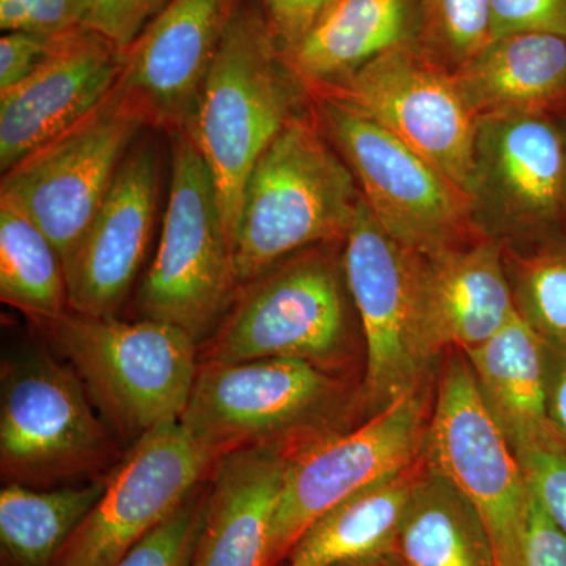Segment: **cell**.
<instances>
[{"mask_svg": "<svg viewBox=\"0 0 566 566\" xmlns=\"http://www.w3.org/2000/svg\"><path fill=\"white\" fill-rule=\"evenodd\" d=\"M327 244L293 253L245 283L221 326L200 346V364L281 357L363 382V326L344 252Z\"/></svg>", "mask_w": 566, "mask_h": 566, "instance_id": "obj_1", "label": "cell"}, {"mask_svg": "<svg viewBox=\"0 0 566 566\" xmlns=\"http://www.w3.org/2000/svg\"><path fill=\"white\" fill-rule=\"evenodd\" d=\"M364 420L363 382L270 357L200 364L180 423L219 457L251 447L294 455Z\"/></svg>", "mask_w": 566, "mask_h": 566, "instance_id": "obj_2", "label": "cell"}, {"mask_svg": "<svg viewBox=\"0 0 566 566\" xmlns=\"http://www.w3.org/2000/svg\"><path fill=\"white\" fill-rule=\"evenodd\" d=\"M301 82L264 13L243 2L223 35L185 132L210 167L232 245L249 175L271 142L297 117Z\"/></svg>", "mask_w": 566, "mask_h": 566, "instance_id": "obj_3", "label": "cell"}, {"mask_svg": "<svg viewBox=\"0 0 566 566\" xmlns=\"http://www.w3.org/2000/svg\"><path fill=\"white\" fill-rule=\"evenodd\" d=\"M122 446L80 376L50 345L3 354V482L51 490L104 479L125 457Z\"/></svg>", "mask_w": 566, "mask_h": 566, "instance_id": "obj_4", "label": "cell"}, {"mask_svg": "<svg viewBox=\"0 0 566 566\" xmlns=\"http://www.w3.org/2000/svg\"><path fill=\"white\" fill-rule=\"evenodd\" d=\"M36 326L128 449L155 428L180 422L200 367L191 335L156 319L71 311Z\"/></svg>", "mask_w": 566, "mask_h": 566, "instance_id": "obj_5", "label": "cell"}, {"mask_svg": "<svg viewBox=\"0 0 566 566\" xmlns=\"http://www.w3.org/2000/svg\"><path fill=\"white\" fill-rule=\"evenodd\" d=\"M363 196L318 129L294 117L253 166L233 238L241 285L293 253L346 238Z\"/></svg>", "mask_w": 566, "mask_h": 566, "instance_id": "obj_6", "label": "cell"}, {"mask_svg": "<svg viewBox=\"0 0 566 566\" xmlns=\"http://www.w3.org/2000/svg\"><path fill=\"white\" fill-rule=\"evenodd\" d=\"M241 285L210 167L188 134H172V178L158 251L139 289L144 318L172 324L202 346Z\"/></svg>", "mask_w": 566, "mask_h": 566, "instance_id": "obj_7", "label": "cell"}, {"mask_svg": "<svg viewBox=\"0 0 566 566\" xmlns=\"http://www.w3.org/2000/svg\"><path fill=\"white\" fill-rule=\"evenodd\" d=\"M434 398L436 378L352 430L290 458L271 526L270 566H281L304 532L333 506L427 452Z\"/></svg>", "mask_w": 566, "mask_h": 566, "instance_id": "obj_8", "label": "cell"}, {"mask_svg": "<svg viewBox=\"0 0 566 566\" xmlns=\"http://www.w3.org/2000/svg\"><path fill=\"white\" fill-rule=\"evenodd\" d=\"M322 115L364 202L398 244L428 255L485 237L472 197L403 140L333 96H322Z\"/></svg>", "mask_w": 566, "mask_h": 566, "instance_id": "obj_9", "label": "cell"}, {"mask_svg": "<svg viewBox=\"0 0 566 566\" xmlns=\"http://www.w3.org/2000/svg\"><path fill=\"white\" fill-rule=\"evenodd\" d=\"M344 263L365 342V419L438 375L442 357L424 337L416 252L398 244L360 200L345 238Z\"/></svg>", "mask_w": 566, "mask_h": 566, "instance_id": "obj_10", "label": "cell"}, {"mask_svg": "<svg viewBox=\"0 0 566 566\" xmlns=\"http://www.w3.org/2000/svg\"><path fill=\"white\" fill-rule=\"evenodd\" d=\"M145 122L115 87L88 117L3 172L0 205L43 230L65 271Z\"/></svg>", "mask_w": 566, "mask_h": 566, "instance_id": "obj_11", "label": "cell"}, {"mask_svg": "<svg viewBox=\"0 0 566 566\" xmlns=\"http://www.w3.org/2000/svg\"><path fill=\"white\" fill-rule=\"evenodd\" d=\"M428 453L482 516L497 566H526L531 486L458 349L439 363Z\"/></svg>", "mask_w": 566, "mask_h": 566, "instance_id": "obj_12", "label": "cell"}, {"mask_svg": "<svg viewBox=\"0 0 566 566\" xmlns=\"http://www.w3.org/2000/svg\"><path fill=\"white\" fill-rule=\"evenodd\" d=\"M326 95L403 140L475 203L479 118L465 103L453 71L419 43L385 52Z\"/></svg>", "mask_w": 566, "mask_h": 566, "instance_id": "obj_13", "label": "cell"}, {"mask_svg": "<svg viewBox=\"0 0 566 566\" xmlns=\"http://www.w3.org/2000/svg\"><path fill=\"white\" fill-rule=\"evenodd\" d=\"M218 453L180 422L137 439L54 566H115L207 482Z\"/></svg>", "mask_w": 566, "mask_h": 566, "instance_id": "obj_14", "label": "cell"}, {"mask_svg": "<svg viewBox=\"0 0 566 566\" xmlns=\"http://www.w3.org/2000/svg\"><path fill=\"white\" fill-rule=\"evenodd\" d=\"M475 203L485 200L515 243L566 232V139L560 117L491 115L476 125Z\"/></svg>", "mask_w": 566, "mask_h": 566, "instance_id": "obj_15", "label": "cell"}, {"mask_svg": "<svg viewBox=\"0 0 566 566\" xmlns=\"http://www.w3.org/2000/svg\"><path fill=\"white\" fill-rule=\"evenodd\" d=\"M244 0H170L125 51L117 87L147 120L186 132Z\"/></svg>", "mask_w": 566, "mask_h": 566, "instance_id": "obj_16", "label": "cell"}, {"mask_svg": "<svg viewBox=\"0 0 566 566\" xmlns=\"http://www.w3.org/2000/svg\"><path fill=\"white\" fill-rule=\"evenodd\" d=\"M125 51L84 28L63 36L50 59L0 92L2 174L98 109L117 87Z\"/></svg>", "mask_w": 566, "mask_h": 566, "instance_id": "obj_17", "label": "cell"}, {"mask_svg": "<svg viewBox=\"0 0 566 566\" xmlns=\"http://www.w3.org/2000/svg\"><path fill=\"white\" fill-rule=\"evenodd\" d=\"M158 188V153L140 145L123 159L66 268L71 312L115 316L125 303L150 243Z\"/></svg>", "mask_w": 566, "mask_h": 566, "instance_id": "obj_18", "label": "cell"}, {"mask_svg": "<svg viewBox=\"0 0 566 566\" xmlns=\"http://www.w3.org/2000/svg\"><path fill=\"white\" fill-rule=\"evenodd\" d=\"M416 279L424 337L438 357L485 344L516 314L497 238L416 253Z\"/></svg>", "mask_w": 566, "mask_h": 566, "instance_id": "obj_19", "label": "cell"}, {"mask_svg": "<svg viewBox=\"0 0 566 566\" xmlns=\"http://www.w3.org/2000/svg\"><path fill=\"white\" fill-rule=\"evenodd\" d=\"M292 457L251 447L219 458L189 566H270L271 526Z\"/></svg>", "mask_w": 566, "mask_h": 566, "instance_id": "obj_20", "label": "cell"}, {"mask_svg": "<svg viewBox=\"0 0 566 566\" xmlns=\"http://www.w3.org/2000/svg\"><path fill=\"white\" fill-rule=\"evenodd\" d=\"M476 118L566 112V36L517 32L493 39L453 70Z\"/></svg>", "mask_w": 566, "mask_h": 566, "instance_id": "obj_21", "label": "cell"}, {"mask_svg": "<svg viewBox=\"0 0 566 566\" xmlns=\"http://www.w3.org/2000/svg\"><path fill=\"white\" fill-rule=\"evenodd\" d=\"M464 356L483 403L517 460L557 442L546 416V345L517 311Z\"/></svg>", "mask_w": 566, "mask_h": 566, "instance_id": "obj_22", "label": "cell"}, {"mask_svg": "<svg viewBox=\"0 0 566 566\" xmlns=\"http://www.w3.org/2000/svg\"><path fill=\"white\" fill-rule=\"evenodd\" d=\"M419 39L417 0H338L286 61L304 84L333 87Z\"/></svg>", "mask_w": 566, "mask_h": 566, "instance_id": "obj_23", "label": "cell"}, {"mask_svg": "<svg viewBox=\"0 0 566 566\" xmlns=\"http://www.w3.org/2000/svg\"><path fill=\"white\" fill-rule=\"evenodd\" d=\"M428 464H415L365 488L315 521L281 566H335L394 553L406 505Z\"/></svg>", "mask_w": 566, "mask_h": 566, "instance_id": "obj_24", "label": "cell"}, {"mask_svg": "<svg viewBox=\"0 0 566 566\" xmlns=\"http://www.w3.org/2000/svg\"><path fill=\"white\" fill-rule=\"evenodd\" d=\"M403 566H497L490 532L474 504L428 453L394 543Z\"/></svg>", "mask_w": 566, "mask_h": 566, "instance_id": "obj_25", "label": "cell"}, {"mask_svg": "<svg viewBox=\"0 0 566 566\" xmlns=\"http://www.w3.org/2000/svg\"><path fill=\"white\" fill-rule=\"evenodd\" d=\"M104 479L51 490H0V566H54L62 547L103 494Z\"/></svg>", "mask_w": 566, "mask_h": 566, "instance_id": "obj_26", "label": "cell"}, {"mask_svg": "<svg viewBox=\"0 0 566 566\" xmlns=\"http://www.w3.org/2000/svg\"><path fill=\"white\" fill-rule=\"evenodd\" d=\"M0 300L35 324L70 311L57 249L35 222L6 205H0Z\"/></svg>", "mask_w": 566, "mask_h": 566, "instance_id": "obj_27", "label": "cell"}, {"mask_svg": "<svg viewBox=\"0 0 566 566\" xmlns=\"http://www.w3.org/2000/svg\"><path fill=\"white\" fill-rule=\"evenodd\" d=\"M517 314L551 348L566 349V232L504 243Z\"/></svg>", "mask_w": 566, "mask_h": 566, "instance_id": "obj_28", "label": "cell"}, {"mask_svg": "<svg viewBox=\"0 0 566 566\" xmlns=\"http://www.w3.org/2000/svg\"><path fill=\"white\" fill-rule=\"evenodd\" d=\"M420 46L457 70L491 41V0H417Z\"/></svg>", "mask_w": 566, "mask_h": 566, "instance_id": "obj_29", "label": "cell"}, {"mask_svg": "<svg viewBox=\"0 0 566 566\" xmlns=\"http://www.w3.org/2000/svg\"><path fill=\"white\" fill-rule=\"evenodd\" d=\"M207 494L208 480L115 566H189Z\"/></svg>", "mask_w": 566, "mask_h": 566, "instance_id": "obj_30", "label": "cell"}, {"mask_svg": "<svg viewBox=\"0 0 566 566\" xmlns=\"http://www.w3.org/2000/svg\"><path fill=\"white\" fill-rule=\"evenodd\" d=\"M95 0H0L3 32L69 35L85 28Z\"/></svg>", "mask_w": 566, "mask_h": 566, "instance_id": "obj_31", "label": "cell"}, {"mask_svg": "<svg viewBox=\"0 0 566 566\" xmlns=\"http://www.w3.org/2000/svg\"><path fill=\"white\" fill-rule=\"evenodd\" d=\"M536 501L566 539V450L554 442L520 458Z\"/></svg>", "mask_w": 566, "mask_h": 566, "instance_id": "obj_32", "label": "cell"}, {"mask_svg": "<svg viewBox=\"0 0 566 566\" xmlns=\"http://www.w3.org/2000/svg\"><path fill=\"white\" fill-rule=\"evenodd\" d=\"M170 0H95L85 28L126 51Z\"/></svg>", "mask_w": 566, "mask_h": 566, "instance_id": "obj_33", "label": "cell"}, {"mask_svg": "<svg viewBox=\"0 0 566 566\" xmlns=\"http://www.w3.org/2000/svg\"><path fill=\"white\" fill-rule=\"evenodd\" d=\"M517 32L566 36V0H491V40Z\"/></svg>", "mask_w": 566, "mask_h": 566, "instance_id": "obj_34", "label": "cell"}, {"mask_svg": "<svg viewBox=\"0 0 566 566\" xmlns=\"http://www.w3.org/2000/svg\"><path fill=\"white\" fill-rule=\"evenodd\" d=\"M338 0H262L264 17L285 57L323 20Z\"/></svg>", "mask_w": 566, "mask_h": 566, "instance_id": "obj_35", "label": "cell"}, {"mask_svg": "<svg viewBox=\"0 0 566 566\" xmlns=\"http://www.w3.org/2000/svg\"><path fill=\"white\" fill-rule=\"evenodd\" d=\"M63 36L32 32H3L0 39V92L9 91L51 57Z\"/></svg>", "mask_w": 566, "mask_h": 566, "instance_id": "obj_36", "label": "cell"}, {"mask_svg": "<svg viewBox=\"0 0 566 566\" xmlns=\"http://www.w3.org/2000/svg\"><path fill=\"white\" fill-rule=\"evenodd\" d=\"M532 491V490H531ZM526 566H566V539L532 493Z\"/></svg>", "mask_w": 566, "mask_h": 566, "instance_id": "obj_37", "label": "cell"}, {"mask_svg": "<svg viewBox=\"0 0 566 566\" xmlns=\"http://www.w3.org/2000/svg\"><path fill=\"white\" fill-rule=\"evenodd\" d=\"M546 416L554 438L566 450V349L547 345Z\"/></svg>", "mask_w": 566, "mask_h": 566, "instance_id": "obj_38", "label": "cell"}, {"mask_svg": "<svg viewBox=\"0 0 566 566\" xmlns=\"http://www.w3.org/2000/svg\"><path fill=\"white\" fill-rule=\"evenodd\" d=\"M335 566H403L397 557L390 554H382V556H375L363 558V560L346 562V564Z\"/></svg>", "mask_w": 566, "mask_h": 566, "instance_id": "obj_39", "label": "cell"}, {"mask_svg": "<svg viewBox=\"0 0 566 566\" xmlns=\"http://www.w3.org/2000/svg\"><path fill=\"white\" fill-rule=\"evenodd\" d=\"M562 126H564L565 139H566V112L564 115H560Z\"/></svg>", "mask_w": 566, "mask_h": 566, "instance_id": "obj_40", "label": "cell"}]
</instances>
